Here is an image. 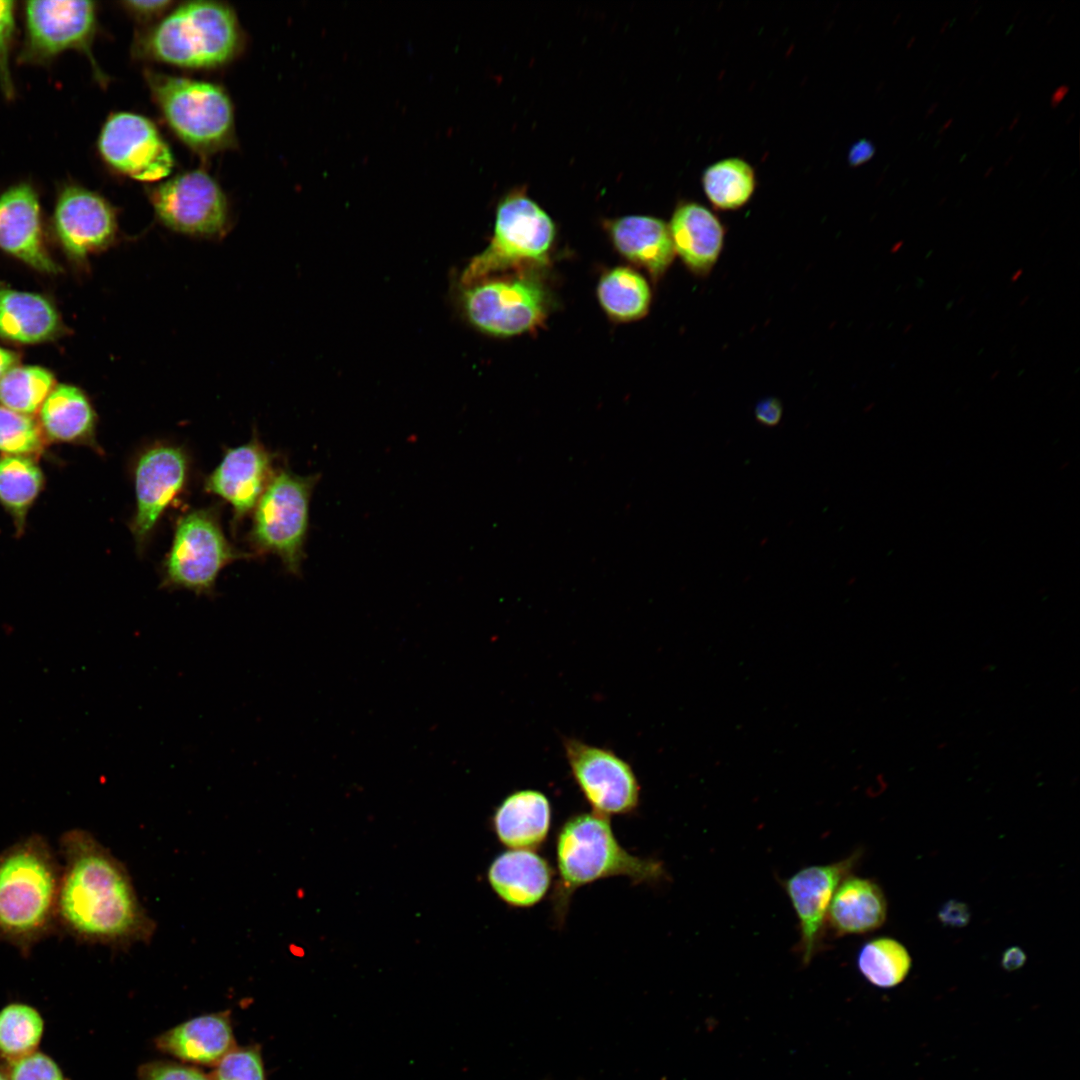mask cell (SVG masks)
Instances as JSON below:
<instances>
[{
    "label": "cell",
    "instance_id": "1",
    "mask_svg": "<svg viewBox=\"0 0 1080 1080\" xmlns=\"http://www.w3.org/2000/svg\"><path fill=\"white\" fill-rule=\"evenodd\" d=\"M57 924L78 941L117 949L148 943L156 924L124 864L90 832L63 833Z\"/></svg>",
    "mask_w": 1080,
    "mask_h": 1080
},
{
    "label": "cell",
    "instance_id": "2",
    "mask_svg": "<svg viewBox=\"0 0 1080 1080\" xmlns=\"http://www.w3.org/2000/svg\"><path fill=\"white\" fill-rule=\"evenodd\" d=\"M558 878L551 893L553 916L558 927L566 919L574 892L594 881L624 876L633 884L661 881L666 872L654 858L630 854L614 835L609 817L595 812L567 818L555 838Z\"/></svg>",
    "mask_w": 1080,
    "mask_h": 1080
},
{
    "label": "cell",
    "instance_id": "3",
    "mask_svg": "<svg viewBox=\"0 0 1080 1080\" xmlns=\"http://www.w3.org/2000/svg\"><path fill=\"white\" fill-rule=\"evenodd\" d=\"M61 866L48 841L30 835L0 853V939L28 953L57 924Z\"/></svg>",
    "mask_w": 1080,
    "mask_h": 1080
},
{
    "label": "cell",
    "instance_id": "4",
    "mask_svg": "<svg viewBox=\"0 0 1080 1080\" xmlns=\"http://www.w3.org/2000/svg\"><path fill=\"white\" fill-rule=\"evenodd\" d=\"M241 32L233 10L218 2L182 4L140 39L138 49L150 59L184 68H211L229 62L239 51Z\"/></svg>",
    "mask_w": 1080,
    "mask_h": 1080
},
{
    "label": "cell",
    "instance_id": "5",
    "mask_svg": "<svg viewBox=\"0 0 1080 1080\" xmlns=\"http://www.w3.org/2000/svg\"><path fill=\"white\" fill-rule=\"evenodd\" d=\"M254 557L228 540L218 507L192 509L176 520L171 546L161 566L160 588L212 596L217 578L227 565Z\"/></svg>",
    "mask_w": 1080,
    "mask_h": 1080
},
{
    "label": "cell",
    "instance_id": "6",
    "mask_svg": "<svg viewBox=\"0 0 1080 1080\" xmlns=\"http://www.w3.org/2000/svg\"><path fill=\"white\" fill-rule=\"evenodd\" d=\"M318 475L301 476L276 470L258 500L246 536L254 556L273 554L285 569L298 575L305 558L309 507Z\"/></svg>",
    "mask_w": 1080,
    "mask_h": 1080
},
{
    "label": "cell",
    "instance_id": "7",
    "mask_svg": "<svg viewBox=\"0 0 1080 1080\" xmlns=\"http://www.w3.org/2000/svg\"><path fill=\"white\" fill-rule=\"evenodd\" d=\"M147 81L168 125L191 148L210 153L232 143L233 108L221 87L152 72Z\"/></svg>",
    "mask_w": 1080,
    "mask_h": 1080
},
{
    "label": "cell",
    "instance_id": "8",
    "mask_svg": "<svg viewBox=\"0 0 1080 1080\" xmlns=\"http://www.w3.org/2000/svg\"><path fill=\"white\" fill-rule=\"evenodd\" d=\"M555 228L548 214L523 194H510L498 205L493 237L488 247L463 270L462 286L520 267L544 263L554 241Z\"/></svg>",
    "mask_w": 1080,
    "mask_h": 1080
},
{
    "label": "cell",
    "instance_id": "9",
    "mask_svg": "<svg viewBox=\"0 0 1080 1080\" xmlns=\"http://www.w3.org/2000/svg\"><path fill=\"white\" fill-rule=\"evenodd\" d=\"M460 302L472 326L492 336L510 337L543 325L549 295L534 276L516 274L463 286Z\"/></svg>",
    "mask_w": 1080,
    "mask_h": 1080
},
{
    "label": "cell",
    "instance_id": "10",
    "mask_svg": "<svg viewBox=\"0 0 1080 1080\" xmlns=\"http://www.w3.org/2000/svg\"><path fill=\"white\" fill-rule=\"evenodd\" d=\"M24 37L17 61L48 66L61 53L85 54L96 79L105 83L92 54L97 30V6L93 1L30 0L22 7Z\"/></svg>",
    "mask_w": 1080,
    "mask_h": 1080
},
{
    "label": "cell",
    "instance_id": "11",
    "mask_svg": "<svg viewBox=\"0 0 1080 1080\" xmlns=\"http://www.w3.org/2000/svg\"><path fill=\"white\" fill-rule=\"evenodd\" d=\"M190 456L180 445L154 442L136 456L133 466L135 511L128 527L138 554L143 553L166 510L187 487Z\"/></svg>",
    "mask_w": 1080,
    "mask_h": 1080
},
{
    "label": "cell",
    "instance_id": "12",
    "mask_svg": "<svg viewBox=\"0 0 1080 1080\" xmlns=\"http://www.w3.org/2000/svg\"><path fill=\"white\" fill-rule=\"evenodd\" d=\"M159 220L168 228L198 237H218L228 226V204L218 183L205 171L181 173L151 192Z\"/></svg>",
    "mask_w": 1080,
    "mask_h": 1080
},
{
    "label": "cell",
    "instance_id": "13",
    "mask_svg": "<svg viewBox=\"0 0 1080 1080\" xmlns=\"http://www.w3.org/2000/svg\"><path fill=\"white\" fill-rule=\"evenodd\" d=\"M563 747L572 777L593 812L610 817L637 809L640 785L627 761L576 738H564Z\"/></svg>",
    "mask_w": 1080,
    "mask_h": 1080
},
{
    "label": "cell",
    "instance_id": "14",
    "mask_svg": "<svg viewBox=\"0 0 1080 1080\" xmlns=\"http://www.w3.org/2000/svg\"><path fill=\"white\" fill-rule=\"evenodd\" d=\"M97 150L107 166L138 181H159L174 166L172 152L156 126L130 112L109 115L99 132Z\"/></svg>",
    "mask_w": 1080,
    "mask_h": 1080
},
{
    "label": "cell",
    "instance_id": "15",
    "mask_svg": "<svg viewBox=\"0 0 1080 1080\" xmlns=\"http://www.w3.org/2000/svg\"><path fill=\"white\" fill-rule=\"evenodd\" d=\"M52 224L65 251L76 259L102 250L115 240L117 219L100 194L74 182L60 185Z\"/></svg>",
    "mask_w": 1080,
    "mask_h": 1080
},
{
    "label": "cell",
    "instance_id": "16",
    "mask_svg": "<svg viewBox=\"0 0 1080 1080\" xmlns=\"http://www.w3.org/2000/svg\"><path fill=\"white\" fill-rule=\"evenodd\" d=\"M275 457L254 433L247 443L225 449L205 478L204 490L231 506L234 531L253 512L272 480Z\"/></svg>",
    "mask_w": 1080,
    "mask_h": 1080
},
{
    "label": "cell",
    "instance_id": "17",
    "mask_svg": "<svg viewBox=\"0 0 1080 1080\" xmlns=\"http://www.w3.org/2000/svg\"><path fill=\"white\" fill-rule=\"evenodd\" d=\"M861 856L849 857L824 865L804 867L783 881V888L796 913L801 961L808 965L819 951L832 896L841 881L851 874Z\"/></svg>",
    "mask_w": 1080,
    "mask_h": 1080
},
{
    "label": "cell",
    "instance_id": "18",
    "mask_svg": "<svg viewBox=\"0 0 1080 1080\" xmlns=\"http://www.w3.org/2000/svg\"><path fill=\"white\" fill-rule=\"evenodd\" d=\"M0 249L40 272L59 271L44 243L38 192L27 181L0 194Z\"/></svg>",
    "mask_w": 1080,
    "mask_h": 1080
},
{
    "label": "cell",
    "instance_id": "19",
    "mask_svg": "<svg viewBox=\"0 0 1080 1080\" xmlns=\"http://www.w3.org/2000/svg\"><path fill=\"white\" fill-rule=\"evenodd\" d=\"M487 878L495 894L507 905L528 908L548 893L553 869L533 850L509 849L491 862Z\"/></svg>",
    "mask_w": 1080,
    "mask_h": 1080
},
{
    "label": "cell",
    "instance_id": "20",
    "mask_svg": "<svg viewBox=\"0 0 1080 1080\" xmlns=\"http://www.w3.org/2000/svg\"><path fill=\"white\" fill-rule=\"evenodd\" d=\"M675 253L696 275L709 274L724 244L725 230L718 217L695 202H684L668 225Z\"/></svg>",
    "mask_w": 1080,
    "mask_h": 1080
},
{
    "label": "cell",
    "instance_id": "21",
    "mask_svg": "<svg viewBox=\"0 0 1080 1080\" xmlns=\"http://www.w3.org/2000/svg\"><path fill=\"white\" fill-rule=\"evenodd\" d=\"M551 817L546 795L523 789L510 793L500 802L492 816V827L503 846L536 851L548 837Z\"/></svg>",
    "mask_w": 1080,
    "mask_h": 1080
},
{
    "label": "cell",
    "instance_id": "22",
    "mask_svg": "<svg viewBox=\"0 0 1080 1080\" xmlns=\"http://www.w3.org/2000/svg\"><path fill=\"white\" fill-rule=\"evenodd\" d=\"M608 231L617 251L653 279L662 277L676 255L669 227L661 219L624 216L610 221Z\"/></svg>",
    "mask_w": 1080,
    "mask_h": 1080
},
{
    "label": "cell",
    "instance_id": "23",
    "mask_svg": "<svg viewBox=\"0 0 1080 1080\" xmlns=\"http://www.w3.org/2000/svg\"><path fill=\"white\" fill-rule=\"evenodd\" d=\"M887 900L873 880L848 875L836 888L826 916L835 936L865 934L886 921Z\"/></svg>",
    "mask_w": 1080,
    "mask_h": 1080
},
{
    "label": "cell",
    "instance_id": "24",
    "mask_svg": "<svg viewBox=\"0 0 1080 1080\" xmlns=\"http://www.w3.org/2000/svg\"><path fill=\"white\" fill-rule=\"evenodd\" d=\"M39 424L47 441L89 446L102 453L96 440L97 415L79 388H53L40 408Z\"/></svg>",
    "mask_w": 1080,
    "mask_h": 1080
},
{
    "label": "cell",
    "instance_id": "25",
    "mask_svg": "<svg viewBox=\"0 0 1080 1080\" xmlns=\"http://www.w3.org/2000/svg\"><path fill=\"white\" fill-rule=\"evenodd\" d=\"M156 1043L160 1050L183 1061L205 1065L217 1064L235 1044L224 1013L190 1019L160 1035Z\"/></svg>",
    "mask_w": 1080,
    "mask_h": 1080
},
{
    "label": "cell",
    "instance_id": "26",
    "mask_svg": "<svg viewBox=\"0 0 1080 1080\" xmlns=\"http://www.w3.org/2000/svg\"><path fill=\"white\" fill-rule=\"evenodd\" d=\"M60 319L43 296L0 286V337L34 344L53 338Z\"/></svg>",
    "mask_w": 1080,
    "mask_h": 1080
},
{
    "label": "cell",
    "instance_id": "27",
    "mask_svg": "<svg viewBox=\"0 0 1080 1080\" xmlns=\"http://www.w3.org/2000/svg\"><path fill=\"white\" fill-rule=\"evenodd\" d=\"M44 486V475L37 459L27 456H0V504L14 521L21 535L27 514Z\"/></svg>",
    "mask_w": 1080,
    "mask_h": 1080
},
{
    "label": "cell",
    "instance_id": "28",
    "mask_svg": "<svg viewBox=\"0 0 1080 1080\" xmlns=\"http://www.w3.org/2000/svg\"><path fill=\"white\" fill-rule=\"evenodd\" d=\"M597 296L604 311L621 322L644 317L651 303V290L646 279L629 267H616L606 272L599 281Z\"/></svg>",
    "mask_w": 1080,
    "mask_h": 1080
},
{
    "label": "cell",
    "instance_id": "29",
    "mask_svg": "<svg viewBox=\"0 0 1080 1080\" xmlns=\"http://www.w3.org/2000/svg\"><path fill=\"white\" fill-rule=\"evenodd\" d=\"M702 186L714 208L736 210L746 205L754 194L755 171L741 158L722 159L705 169Z\"/></svg>",
    "mask_w": 1080,
    "mask_h": 1080
},
{
    "label": "cell",
    "instance_id": "30",
    "mask_svg": "<svg viewBox=\"0 0 1080 1080\" xmlns=\"http://www.w3.org/2000/svg\"><path fill=\"white\" fill-rule=\"evenodd\" d=\"M912 965L906 947L890 937L871 939L863 944L857 956L861 974L873 985L892 988L904 981Z\"/></svg>",
    "mask_w": 1080,
    "mask_h": 1080
},
{
    "label": "cell",
    "instance_id": "31",
    "mask_svg": "<svg viewBox=\"0 0 1080 1080\" xmlns=\"http://www.w3.org/2000/svg\"><path fill=\"white\" fill-rule=\"evenodd\" d=\"M53 388V375L46 369L15 366L0 379V403L13 411L31 415L41 408Z\"/></svg>",
    "mask_w": 1080,
    "mask_h": 1080
},
{
    "label": "cell",
    "instance_id": "32",
    "mask_svg": "<svg viewBox=\"0 0 1080 1080\" xmlns=\"http://www.w3.org/2000/svg\"><path fill=\"white\" fill-rule=\"evenodd\" d=\"M43 1032L40 1014L25 1004H11L0 1011V1053L17 1060L33 1052Z\"/></svg>",
    "mask_w": 1080,
    "mask_h": 1080
},
{
    "label": "cell",
    "instance_id": "33",
    "mask_svg": "<svg viewBox=\"0 0 1080 1080\" xmlns=\"http://www.w3.org/2000/svg\"><path fill=\"white\" fill-rule=\"evenodd\" d=\"M47 442L34 418L0 405V452L38 459Z\"/></svg>",
    "mask_w": 1080,
    "mask_h": 1080
},
{
    "label": "cell",
    "instance_id": "34",
    "mask_svg": "<svg viewBox=\"0 0 1080 1080\" xmlns=\"http://www.w3.org/2000/svg\"><path fill=\"white\" fill-rule=\"evenodd\" d=\"M17 32V3L0 0V90L6 100L15 97L10 58Z\"/></svg>",
    "mask_w": 1080,
    "mask_h": 1080
},
{
    "label": "cell",
    "instance_id": "35",
    "mask_svg": "<svg viewBox=\"0 0 1080 1080\" xmlns=\"http://www.w3.org/2000/svg\"><path fill=\"white\" fill-rule=\"evenodd\" d=\"M216 1065L213 1080H265L261 1056L254 1048H234Z\"/></svg>",
    "mask_w": 1080,
    "mask_h": 1080
},
{
    "label": "cell",
    "instance_id": "36",
    "mask_svg": "<svg viewBox=\"0 0 1080 1080\" xmlns=\"http://www.w3.org/2000/svg\"><path fill=\"white\" fill-rule=\"evenodd\" d=\"M10 1080H64L58 1065L42 1053H30L14 1060Z\"/></svg>",
    "mask_w": 1080,
    "mask_h": 1080
},
{
    "label": "cell",
    "instance_id": "37",
    "mask_svg": "<svg viewBox=\"0 0 1080 1080\" xmlns=\"http://www.w3.org/2000/svg\"><path fill=\"white\" fill-rule=\"evenodd\" d=\"M140 1080H213L197 1069L167 1062H154L143 1065L139 1070Z\"/></svg>",
    "mask_w": 1080,
    "mask_h": 1080
},
{
    "label": "cell",
    "instance_id": "38",
    "mask_svg": "<svg viewBox=\"0 0 1080 1080\" xmlns=\"http://www.w3.org/2000/svg\"><path fill=\"white\" fill-rule=\"evenodd\" d=\"M754 415L759 424L765 427H775L782 419L783 407L779 399L768 397L757 403Z\"/></svg>",
    "mask_w": 1080,
    "mask_h": 1080
},
{
    "label": "cell",
    "instance_id": "39",
    "mask_svg": "<svg viewBox=\"0 0 1080 1080\" xmlns=\"http://www.w3.org/2000/svg\"><path fill=\"white\" fill-rule=\"evenodd\" d=\"M938 918L946 926L963 927L970 920V911L965 903L950 900L942 905Z\"/></svg>",
    "mask_w": 1080,
    "mask_h": 1080
},
{
    "label": "cell",
    "instance_id": "40",
    "mask_svg": "<svg viewBox=\"0 0 1080 1080\" xmlns=\"http://www.w3.org/2000/svg\"><path fill=\"white\" fill-rule=\"evenodd\" d=\"M172 4L171 1L166 0H152V1H127L124 5L127 9L133 12L135 15L142 17H150L159 14L167 9Z\"/></svg>",
    "mask_w": 1080,
    "mask_h": 1080
},
{
    "label": "cell",
    "instance_id": "41",
    "mask_svg": "<svg viewBox=\"0 0 1080 1080\" xmlns=\"http://www.w3.org/2000/svg\"><path fill=\"white\" fill-rule=\"evenodd\" d=\"M875 152V146L871 141L861 139L854 143L850 148L848 161L851 166L857 167L871 160L874 157Z\"/></svg>",
    "mask_w": 1080,
    "mask_h": 1080
},
{
    "label": "cell",
    "instance_id": "42",
    "mask_svg": "<svg viewBox=\"0 0 1080 1080\" xmlns=\"http://www.w3.org/2000/svg\"><path fill=\"white\" fill-rule=\"evenodd\" d=\"M1025 961V952L1021 948L1013 946L1008 948L1003 953L1001 964L1004 969L1008 971H1013L1021 968L1024 965Z\"/></svg>",
    "mask_w": 1080,
    "mask_h": 1080
},
{
    "label": "cell",
    "instance_id": "43",
    "mask_svg": "<svg viewBox=\"0 0 1080 1080\" xmlns=\"http://www.w3.org/2000/svg\"><path fill=\"white\" fill-rule=\"evenodd\" d=\"M18 363V356L10 350L0 347V379Z\"/></svg>",
    "mask_w": 1080,
    "mask_h": 1080
},
{
    "label": "cell",
    "instance_id": "44",
    "mask_svg": "<svg viewBox=\"0 0 1080 1080\" xmlns=\"http://www.w3.org/2000/svg\"><path fill=\"white\" fill-rule=\"evenodd\" d=\"M1070 87L1066 84L1059 85L1054 89L1050 97V106L1056 108L1069 93Z\"/></svg>",
    "mask_w": 1080,
    "mask_h": 1080
},
{
    "label": "cell",
    "instance_id": "45",
    "mask_svg": "<svg viewBox=\"0 0 1080 1080\" xmlns=\"http://www.w3.org/2000/svg\"><path fill=\"white\" fill-rule=\"evenodd\" d=\"M953 121V118H949L948 120H946L944 124H942V126L940 127L938 134H942L943 132L947 131L953 124Z\"/></svg>",
    "mask_w": 1080,
    "mask_h": 1080
},
{
    "label": "cell",
    "instance_id": "46",
    "mask_svg": "<svg viewBox=\"0 0 1080 1080\" xmlns=\"http://www.w3.org/2000/svg\"><path fill=\"white\" fill-rule=\"evenodd\" d=\"M937 108H938V103L931 104L930 107L927 109V111L925 113V118L930 117L931 115H933Z\"/></svg>",
    "mask_w": 1080,
    "mask_h": 1080
},
{
    "label": "cell",
    "instance_id": "47",
    "mask_svg": "<svg viewBox=\"0 0 1080 1080\" xmlns=\"http://www.w3.org/2000/svg\"><path fill=\"white\" fill-rule=\"evenodd\" d=\"M903 244H904V242H903L902 240H900V241L896 242V243H895V244H894V245L892 246V248H891L890 252H891V253H896V252H898V251L900 250V248H901V247L903 246Z\"/></svg>",
    "mask_w": 1080,
    "mask_h": 1080
},
{
    "label": "cell",
    "instance_id": "48",
    "mask_svg": "<svg viewBox=\"0 0 1080 1080\" xmlns=\"http://www.w3.org/2000/svg\"><path fill=\"white\" fill-rule=\"evenodd\" d=\"M1019 119H1020L1019 115H1017V116H1015L1013 118L1012 122L1009 125V131H1012L1016 127V125L1019 123Z\"/></svg>",
    "mask_w": 1080,
    "mask_h": 1080
},
{
    "label": "cell",
    "instance_id": "49",
    "mask_svg": "<svg viewBox=\"0 0 1080 1080\" xmlns=\"http://www.w3.org/2000/svg\"><path fill=\"white\" fill-rule=\"evenodd\" d=\"M1021 275H1022V269H1019L1018 271H1016V272H1015V273L1013 274V276L1011 277V281H1012V282H1015V281H1017V280H1018V278H1019V277H1020Z\"/></svg>",
    "mask_w": 1080,
    "mask_h": 1080
},
{
    "label": "cell",
    "instance_id": "50",
    "mask_svg": "<svg viewBox=\"0 0 1080 1080\" xmlns=\"http://www.w3.org/2000/svg\"><path fill=\"white\" fill-rule=\"evenodd\" d=\"M915 41H916V37H911V38L909 39V41H908L907 45H906V48H907V49L911 48V47H912V46L914 45Z\"/></svg>",
    "mask_w": 1080,
    "mask_h": 1080
},
{
    "label": "cell",
    "instance_id": "51",
    "mask_svg": "<svg viewBox=\"0 0 1080 1080\" xmlns=\"http://www.w3.org/2000/svg\"><path fill=\"white\" fill-rule=\"evenodd\" d=\"M948 26H949V21L944 22L942 24L941 28H940V33H944Z\"/></svg>",
    "mask_w": 1080,
    "mask_h": 1080
},
{
    "label": "cell",
    "instance_id": "52",
    "mask_svg": "<svg viewBox=\"0 0 1080 1080\" xmlns=\"http://www.w3.org/2000/svg\"><path fill=\"white\" fill-rule=\"evenodd\" d=\"M993 170H994V167H993V166H990V167H989V168H988V169L986 170V172L984 173V177H985V178H987V177H988V176H989V175H990V174H991V173L993 172Z\"/></svg>",
    "mask_w": 1080,
    "mask_h": 1080
},
{
    "label": "cell",
    "instance_id": "53",
    "mask_svg": "<svg viewBox=\"0 0 1080 1080\" xmlns=\"http://www.w3.org/2000/svg\"><path fill=\"white\" fill-rule=\"evenodd\" d=\"M1012 159H1013V156L1011 155V156L1009 157V159H1006V161H1005V164H1004V166L1006 167V166H1007L1008 164H1010V162H1011V160H1012Z\"/></svg>",
    "mask_w": 1080,
    "mask_h": 1080
},
{
    "label": "cell",
    "instance_id": "54",
    "mask_svg": "<svg viewBox=\"0 0 1080 1080\" xmlns=\"http://www.w3.org/2000/svg\"><path fill=\"white\" fill-rule=\"evenodd\" d=\"M1003 129H1004V127H1000L999 130L996 132L995 136L998 137L999 134L1002 133Z\"/></svg>",
    "mask_w": 1080,
    "mask_h": 1080
},
{
    "label": "cell",
    "instance_id": "55",
    "mask_svg": "<svg viewBox=\"0 0 1080 1080\" xmlns=\"http://www.w3.org/2000/svg\"><path fill=\"white\" fill-rule=\"evenodd\" d=\"M1027 299H1028V296H1026V297H1025V299H1023V300H1022V301L1020 302V306H1022V305H1023V303H1025V302L1027 301Z\"/></svg>",
    "mask_w": 1080,
    "mask_h": 1080
},
{
    "label": "cell",
    "instance_id": "56",
    "mask_svg": "<svg viewBox=\"0 0 1080 1080\" xmlns=\"http://www.w3.org/2000/svg\"><path fill=\"white\" fill-rule=\"evenodd\" d=\"M0 1080H6L2 1074H0Z\"/></svg>",
    "mask_w": 1080,
    "mask_h": 1080
}]
</instances>
